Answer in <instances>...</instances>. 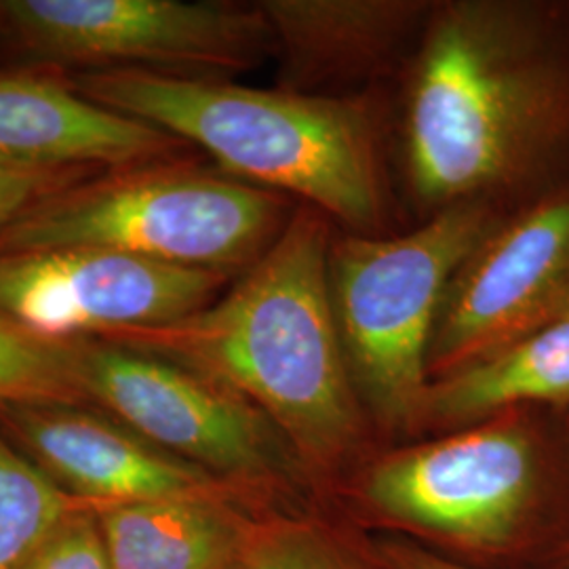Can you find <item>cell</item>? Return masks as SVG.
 Masks as SVG:
<instances>
[{"label":"cell","instance_id":"e0dca14e","mask_svg":"<svg viewBox=\"0 0 569 569\" xmlns=\"http://www.w3.org/2000/svg\"><path fill=\"white\" fill-rule=\"evenodd\" d=\"M82 505L0 428V569H20L42 540Z\"/></svg>","mask_w":569,"mask_h":569},{"label":"cell","instance_id":"8992f818","mask_svg":"<svg viewBox=\"0 0 569 569\" xmlns=\"http://www.w3.org/2000/svg\"><path fill=\"white\" fill-rule=\"evenodd\" d=\"M283 199L192 164L122 167L32 204L0 230V253L96 247L232 274L283 230Z\"/></svg>","mask_w":569,"mask_h":569},{"label":"cell","instance_id":"ac0fdd59","mask_svg":"<svg viewBox=\"0 0 569 569\" xmlns=\"http://www.w3.org/2000/svg\"><path fill=\"white\" fill-rule=\"evenodd\" d=\"M82 395L77 342H51L0 317V403H68Z\"/></svg>","mask_w":569,"mask_h":569},{"label":"cell","instance_id":"5b68a950","mask_svg":"<svg viewBox=\"0 0 569 569\" xmlns=\"http://www.w3.org/2000/svg\"><path fill=\"white\" fill-rule=\"evenodd\" d=\"M507 216L449 204L401 237L346 234L329 247V291L346 366L373 428L416 437L427 403L428 346L458 268Z\"/></svg>","mask_w":569,"mask_h":569},{"label":"cell","instance_id":"4fadbf2b","mask_svg":"<svg viewBox=\"0 0 569 569\" xmlns=\"http://www.w3.org/2000/svg\"><path fill=\"white\" fill-rule=\"evenodd\" d=\"M249 493L148 500L98 509L112 569H241L258 517Z\"/></svg>","mask_w":569,"mask_h":569},{"label":"cell","instance_id":"9c48e42d","mask_svg":"<svg viewBox=\"0 0 569 569\" xmlns=\"http://www.w3.org/2000/svg\"><path fill=\"white\" fill-rule=\"evenodd\" d=\"M569 312V182L517 209L449 283L428 346L430 382Z\"/></svg>","mask_w":569,"mask_h":569},{"label":"cell","instance_id":"2e32d148","mask_svg":"<svg viewBox=\"0 0 569 569\" xmlns=\"http://www.w3.org/2000/svg\"><path fill=\"white\" fill-rule=\"evenodd\" d=\"M241 569H388L371 538L333 510L310 505L262 512Z\"/></svg>","mask_w":569,"mask_h":569},{"label":"cell","instance_id":"9a60e30c","mask_svg":"<svg viewBox=\"0 0 569 569\" xmlns=\"http://www.w3.org/2000/svg\"><path fill=\"white\" fill-rule=\"evenodd\" d=\"M515 407L569 409V312L430 382L420 432L446 435Z\"/></svg>","mask_w":569,"mask_h":569},{"label":"cell","instance_id":"30bf717a","mask_svg":"<svg viewBox=\"0 0 569 569\" xmlns=\"http://www.w3.org/2000/svg\"><path fill=\"white\" fill-rule=\"evenodd\" d=\"M226 279L96 247L0 253V317L51 342L103 340L180 321Z\"/></svg>","mask_w":569,"mask_h":569},{"label":"cell","instance_id":"44dd1931","mask_svg":"<svg viewBox=\"0 0 569 569\" xmlns=\"http://www.w3.org/2000/svg\"><path fill=\"white\" fill-rule=\"evenodd\" d=\"M371 545L388 569H479L453 561L403 536H376Z\"/></svg>","mask_w":569,"mask_h":569},{"label":"cell","instance_id":"6da1fadb","mask_svg":"<svg viewBox=\"0 0 569 569\" xmlns=\"http://www.w3.org/2000/svg\"><path fill=\"white\" fill-rule=\"evenodd\" d=\"M406 157L430 204L505 213L569 182V4L451 2L428 13Z\"/></svg>","mask_w":569,"mask_h":569},{"label":"cell","instance_id":"d6986e66","mask_svg":"<svg viewBox=\"0 0 569 569\" xmlns=\"http://www.w3.org/2000/svg\"><path fill=\"white\" fill-rule=\"evenodd\" d=\"M20 569H112L98 509L82 505L70 512Z\"/></svg>","mask_w":569,"mask_h":569},{"label":"cell","instance_id":"ba28073f","mask_svg":"<svg viewBox=\"0 0 569 569\" xmlns=\"http://www.w3.org/2000/svg\"><path fill=\"white\" fill-rule=\"evenodd\" d=\"M0 34L93 70H241L274 44L260 7L183 0H0Z\"/></svg>","mask_w":569,"mask_h":569},{"label":"cell","instance_id":"7a4b0ae2","mask_svg":"<svg viewBox=\"0 0 569 569\" xmlns=\"http://www.w3.org/2000/svg\"><path fill=\"white\" fill-rule=\"evenodd\" d=\"M329 247L326 216L305 207L222 298L103 338L237 390L281 432L321 507L373 456L331 305Z\"/></svg>","mask_w":569,"mask_h":569},{"label":"cell","instance_id":"7c38bea8","mask_svg":"<svg viewBox=\"0 0 569 569\" xmlns=\"http://www.w3.org/2000/svg\"><path fill=\"white\" fill-rule=\"evenodd\" d=\"M182 142L87 100L74 87L0 72V163L23 169H114L169 161Z\"/></svg>","mask_w":569,"mask_h":569},{"label":"cell","instance_id":"8fae6325","mask_svg":"<svg viewBox=\"0 0 569 569\" xmlns=\"http://www.w3.org/2000/svg\"><path fill=\"white\" fill-rule=\"evenodd\" d=\"M0 428L63 491L96 509L234 491L260 498L81 406L0 403Z\"/></svg>","mask_w":569,"mask_h":569},{"label":"cell","instance_id":"ffe728a7","mask_svg":"<svg viewBox=\"0 0 569 569\" xmlns=\"http://www.w3.org/2000/svg\"><path fill=\"white\" fill-rule=\"evenodd\" d=\"M87 169H23L0 163V230L32 204L81 182Z\"/></svg>","mask_w":569,"mask_h":569},{"label":"cell","instance_id":"3957f363","mask_svg":"<svg viewBox=\"0 0 569 569\" xmlns=\"http://www.w3.org/2000/svg\"><path fill=\"white\" fill-rule=\"evenodd\" d=\"M479 569H550L569 549V409L515 407L371 456L329 507Z\"/></svg>","mask_w":569,"mask_h":569},{"label":"cell","instance_id":"52a82bcc","mask_svg":"<svg viewBox=\"0 0 569 569\" xmlns=\"http://www.w3.org/2000/svg\"><path fill=\"white\" fill-rule=\"evenodd\" d=\"M77 371L84 399L154 448L277 507L319 505L281 432L237 390L108 340H77Z\"/></svg>","mask_w":569,"mask_h":569},{"label":"cell","instance_id":"5bb4252c","mask_svg":"<svg viewBox=\"0 0 569 569\" xmlns=\"http://www.w3.org/2000/svg\"><path fill=\"white\" fill-rule=\"evenodd\" d=\"M260 9L293 91L373 70L430 13L406 0H268Z\"/></svg>","mask_w":569,"mask_h":569},{"label":"cell","instance_id":"277c9868","mask_svg":"<svg viewBox=\"0 0 569 569\" xmlns=\"http://www.w3.org/2000/svg\"><path fill=\"white\" fill-rule=\"evenodd\" d=\"M72 87L91 102L197 143L241 182L302 197L355 230L382 216L376 129L361 98L138 68L89 70Z\"/></svg>","mask_w":569,"mask_h":569},{"label":"cell","instance_id":"7402d4cb","mask_svg":"<svg viewBox=\"0 0 569 569\" xmlns=\"http://www.w3.org/2000/svg\"><path fill=\"white\" fill-rule=\"evenodd\" d=\"M550 569H569V549L563 555H559V559L552 563Z\"/></svg>","mask_w":569,"mask_h":569}]
</instances>
